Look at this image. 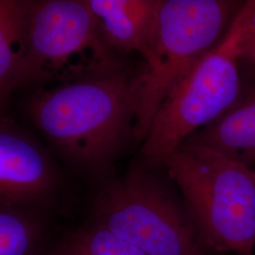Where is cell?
<instances>
[{
	"mask_svg": "<svg viewBox=\"0 0 255 255\" xmlns=\"http://www.w3.org/2000/svg\"><path fill=\"white\" fill-rule=\"evenodd\" d=\"M239 13L241 29L237 43L238 65L244 82H255V0L244 2Z\"/></svg>",
	"mask_w": 255,
	"mask_h": 255,
	"instance_id": "4fadbf2b",
	"label": "cell"
},
{
	"mask_svg": "<svg viewBox=\"0 0 255 255\" xmlns=\"http://www.w3.org/2000/svg\"><path fill=\"white\" fill-rule=\"evenodd\" d=\"M45 232V211L0 205V255H38Z\"/></svg>",
	"mask_w": 255,
	"mask_h": 255,
	"instance_id": "8fae6325",
	"label": "cell"
},
{
	"mask_svg": "<svg viewBox=\"0 0 255 255\" xmlns=\"http://www.w3.org/2000/svg\"><path fill=\"white\" fill-rule=\"evenodd\" d=\"M162 167L178 186L192 221L211 253L253 255L255 169L186 142Z\"/></svg>",
	"mask_w": 255,
	"mask_h": 255,
	"instance_id": "7a4b0ae2",
	"label": "cell"
},
{
	"mask_svg": "<svg viewBox=\"0 0 255 255\" xmlns=\"http://www.w3.org/2000/svg\"><path fill=\"white\" fill-rule=\"evenodd\" d=\"M52 255H147L109 230L89 224L69 235Z\"/></svg>",
	"mask_w": 255,
	"mask_h": 255,
	"instance_id": "7c38bea8",
	"label": "cell"
},
{
	"mask_svg": "<svg viewBox=\"0 0 255 255\" xmlns=\"http://www.w3.org/2000/svg\"><path fill=\"white\" fill-rule=\"evenodd\" d=\"M239 10L222 40L201 58L158 110L141 144L144 164L162 166L188 137L216 121L239 100L243 90L237 52Z\"/></svg>",
	"mask_w": 255,
	"mask_h": 255,
	"instance_id": "5b68a950",
	"label": "cell"
},
{
	"mask_svg": "<svg viewBox=\"0 0 255 255\" xmlns=\"http://www.w3.org/2000/svg\"><path fill=\"white\" fill-rule=\"evenodd\" d=\"M27 86L63 84L125 69L86 0L31 1Z\"/></svg>",
	"mask_w": 255,
	"mask_h": 255,
	"instance_id": "8992f818",
	"label": "cell"
},
{
	"mask_svg": "<svg viewBox=\"0 0 255 255\" xmlns=\"http://www.w3.org/2000/svg\"><path fill=\"white\" fill-rule=\"evenodd\" d=\"M26 112L61 160L102 181L128 147L136 144V108L126 68L40 89L28 99Z\"/></svg>",
	"mask_w": 255,
	"mask_h": 255,
	"instance_id": "6da1fadb",
	"label": "cell"
},
{
	"mask_svg": "<svg viewBox=\"0 0 255 255\" xmlns=\"http://www.w3.org/2000/svg\"><path fill=\"white\" fill-rule=\"evenodd\" d=\"M30 6L31 1H0V102L2 110L13 92L27 86Z\"/></svg>",
	"mask_w": 255,
	"mask_h": 255,
	"instance_id": "30bf717a",
	"label": "cell"
},
{
	"mask_svg": "<svg viewBox=\"0 0 255 255\" xmlns=\"http://www.w3.org/2000/svg\"><path fill=\"white\" fill-rule=\"evenodd\" d=\"M242 3L232 0H161L149 54L131 76L136 144L192 68L226 34Z\"/></svg>",
	"mask_w": 255,
	"mask_h": 255,
	"instance_id": "3957f363",
	"label": "cell"
},
{
	"mask_svg": "<svg viewBox=\"0 0 255 255\" xmlns=\"http://www.w3.org/2000/svg\"><path fill=\"white\" fill-rule=\"evenodd\" d=\"M186 143L225 155L255 170V82H244L237 103Z\"/></svg>",
	"mask_w": 255,
	"mask_h": 255,
	"instance_id": "9c48e42d",
	"label": "cell"
},
{
	"mask_svg": "<svg viewBox=\"0 0 255 255\" xmlns=\"http://www.w3.org/2000/svg\"><path fill=\"white\" fill-rule=\"evenodd\" d=\"M156 169L142 162L121 179L102 181L92 223L147 255H209L182 199Z\"/></svg>",
	"mask_w": 255,
	"mask_h": 255,
	"instance_id": "277c9868",
	"label": "cell"
},
{
	"mask_svg": "<svg viewBox=\"0 0 255 255\" xmlns=\"http://www.w3.org/2000/svg\"><path fill=\"white\" fill-rule=\"evenodd\" d=\"M105 43L117 53L149 54L161 0H86Z\"/></svg>",
	"mask_w": 255,
	"mask_h": 255,
	"instance_id": "ba28073f",
	"label": "cell"
},
{
	"mask_svg": "<svg viewBox=\"0 0 255 255\" xmlns=\"http://www.w3.org/2000/svg\"><path fill=\"white\" fill-rule=\"evenodd\" d=\"M62 185L52 156L31 133L3 116L0 124V205L46 211Z\"/></svg>",
	"mask_w": 255,
	"mask_h": 255,
	"instance_id": "52a82bcc",
	"label": "cell"
}]
</instances>
